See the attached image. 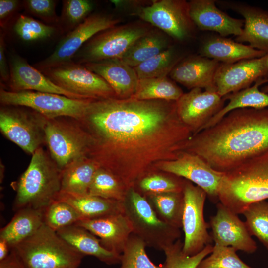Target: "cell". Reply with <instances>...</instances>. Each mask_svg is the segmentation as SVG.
Masks as SVG:
<instances>
[{
    "mask_svg": "<svg viewBox=\"0 0 268 268\" xmlns=\"http://www.w3.org/2000/svg\"><path fill=\"white\" fill-rule=\"evenodd\" d=\"M57 3L54 0H26L23 2L28 12L53 26L60 23V17L56 13Z\"/></svg>",
    "mask_w": 268,
    "mask_h": 268,
    "instance_id": "44",
    "label": "cell"
},
{
    "mask_svg": "<svg viewBox=\"0 0 268 268\" xmlns=\"http://www.w3.org/2000/svg\"><path fill=\"white\" fill-rule=\"evenodd\" d=\"M156 168L194 183L206 193L212 202L219 201L224 173L215 170L198 155L183 151L174 160L158 163Z\"/></svg>",
    "mask_w": 268,
    "mask_h": 268,
    "instance_id": "15",
    "label": "cell"
},
{
    "mask_svg": "<svg viewBox=\"0 0 268 268\" xmlns=\"http://www.w3.org/2000/svg\"><path fill=\"white\" fill-rule=\"evenodd\" d=\"M214 0H192L188 2L189 14L193 22L201 30L218 33L220 36H239L244 20L233 18L215 5Z\"/></svg>",
    "mask_w": 268,
    "mask_h": 268,
    "instance_id": "19",
    "label": "cell"
},
{
    "mask_svg": "<svg viewBox=\"0 0 268 268\" xmlns=\"http://www.w3.org/2000/svg\"><path fill=\"white\" fill-rule=\"evenodd\" d=\"M149 31L143 26L128 24L99 32L77 52L72 61L80 64L121 59L133 44Z\"/></svg>",
    "mask_w": 268,
    "mask_h": 268,
    "instance_id": "9",
    "label": "cell"
},
{
    "mask_svg": "<svg viewBox=\"0 0 268 268\" xmlns=\"http://www.w3.org/2000/svg\"><path fill=\"white\" fill-rule=\"evenodd\" d=\"M84 65L104 79L119 99H127L135 92L139 78L134 67L120 59H111Z\"/></svg>",
    "mask_w": 268,
    "mask_h": 268,
    "instance_id": "23",
    "label": "cell"
},
{
    "mask_svg": "<svg viewBox=\"0 0 268 268\" xmlns=\"http://www.w3.org/2000/svg\"><path fill=\"white\" fill-rule=\"evenodd\" d=\"M133 14L180 41L189 38L195 27L189 14L188 2L185 0L153 1Z\"/></svg>",
    "mask_w": 268,
    "mask_h": 268,
    "instance_id": "12",
    "label": "cell"
},
{
    "mask_svg": "<svg viewBox=\"0 0 268 268\" xmlns=\"http://www.w3.org/2000/svg\"><path fill=\"white\" fill-rule=\"evenodd\" d=\"M9 85L11 91H31L64 95L69 98L84 99L58 86L40 70L30 65L18 55L12 56L9 65Z\"/></svg>",
    "mask_w": 268,
    "mask_h": 268,
    "instance_id": "20",
    "label": "cell"
},
{
    "mask_svg": "<svg viewBox=\"0 0 268 268\" xmlns=\"http://www.w3.org/2000/svg\"><path fill=\"white\" fill-rule=\"evenodd\" d=\"M20 6L17 0H0V23L2 28H6L10 19L14 16Z\"/></svg>",
    "mask_w": 268,
    "mask_h": 268,
    "instance_id": "45",
    "label": "cell"
},
{
    "mask_svg": "<svg viewBox=\"0 0 268 268\" xmlns=\"http://www.w3.org/2000/svg\"><path fill=\"white\" fill-rule=\"evenodd\" d=\"M11 250L25 268H78L84 257L44 224Z\"/></svg>",
    "mask_w": 268,
    "mask_h": 268,
    "instance_id": "5",
    "label": "cell"
},
{
    "mask_svg": "<svg viewBox=\"0 0 268 268\" xmlns=\"http://www.w3.org/2000/svg\"><path fill=\"white\" fill-rule=\"evenodd\" d=\"M200 52L201 56L224 64H232L244 60L260 58L267 54L249 45L220 36L211 37L205 40Z\"/></svg>",
    "mask_w": 268,
    "mask_h": 268,
    "instance_id": "24",
    "label": "cell"
},
{
    "mask_svg": "<svg viewBox=\"0 0 268 268\" xmlns=\"http://www.w3.org/2000/svg\"><path fill=\"white\" fill-rule=\"evenodd\" d=\"M61 173L51 157L41 146L39 147L17 183L13 209L44 210L61 192Z\"/></svg>",
    "mask_w": 268,
    "mask_h": 268,
    "instance_id": "4",
    "label": "cell"
},
{
    "mask_svg": "<svg viewBox=\"0 0 268 268\" xmlns=\"http://www.w3.org/2000/svg\"><path fill=\"white\" fill-rule=\"evenodd\" d=\"M40 71L58 86L84 99L117 98L109 84L83 64L71 61Z\"/></svg>",
    "mask_w": 268,
    "mask_h": 268,
    "instance_id": "10",
    "label": "cell"
},
{
    "mask_svg": "<svg viewBox=\"0 0 268 268\" xmlns=\"http://www.w3.org/2000/svg\"><path fill=\"white\" fill-rule=\"evenodd\" d=\"M268 82V78H261L247 88L223 97L228 102L201 131L213 126L231 111L240 108L263 109L268 108V94L259 89V87Z\"/></svg>",
    "mask_w": 268,
    "mask_h": 268,
    "instance_id": "30",
    "label": "cell"
},
{
    "mask_svg": "<svg viewBox=\"0 0 268 268\" xmlns=\"http://www.w3.org/2000/svg\"><path fill=\"white\" fill-rule=\"evenodd\" d=\"M250 234L268 250V202L262 201L249 205L242 213Z\"/></svg>",
    "mask_w": 268,
    "mask_h": 268,
    "instance_id": "37",
    "label": "cell"
},
{
    "mask_svg": "<svg viewBox=\"0 0 268 268\" xmlns=\"http://www.w3.org/2000/svg\"><path fill=\"white\" fill-rule=\"evenodd\" d=\"M4 36L0 34V75L2 81L7 82L10 79V67L5 55Z\"/></svg>",
    "mask_w": 268,
    "mask_h": 268,
    "instance_id": "46",
    "label": "cell"
},
{
    "mask_svg": "<svg viewBox=\"0 0 268 268\" xmlns=\"http://www.w3.org/2000/svg\"><path fill=\"white\" fill-rule=\"evenodd\" d=\"M145 197L160 219L175 227L182 228L184 206L183 192L152 194Z\"/></svg>",
    "mask_w": 268,
    "mask_h": 268,
    "instance_id": "31",
    "label": "cell"
},
{
    "mask_svg": "<svg viewBox=\"0 0 268 268\" xmlns=\"http://www.w3.org/2000/svg\"><path fill=\"white\" fill-rule=\"evenodd\" d=\"M89 135L88 157L129 190L156 165L176 159L194 135L176 101L133 98L93 100L77 120Z\"/></svg>",
    "mask_w": 268,
    "mask_h": 268,
    "instance_id": "1",
    "label": "cell"
},
{
    "mask_svg": "<svg viewBox=\"0 0 268 268\" xmlns=\"http://www.w3.org/2000/svg\"><path fill=\"white\" fill-rule=\"evenodd\" d=\"M57 233L77 252L92 256L107 264L120 263L121 255L104 248L99 239L86 229L76 224L62 229Z\"/></svg>",
    "mask_w": 268,
    "mask_h": 268,
    "instance_id": "25",
    "label": "cell"
},
{
    "mask_svg": "<svg viewBox=\"0 0 268 268\" xmlns=\"http://www.w3.org/2000/svg\"><path fill=\"white\" fill-rule=\"evenodd\" d=\"M220 63L201 56L180 61L169 73L171 79L191 90L196 88L216 91L215 76Z\"/></svg>",
    "mask_w": 268,
    "mask_h": 268,
    "instance_id": "22",
    "label": "cell"
},
{
    "mask_svg": "<svg viewBox=\"0 0 268 268\" xmlns=\"http://www.w3.org/2000/svg\"><path fill=\"white\" fill-rule=\"evenodd\" d=\"M44 210L23 208L16 211L10 222L0 231V239L11 249L33 235L44 223Z\"/></svg>",
    "mask_w": 268,
    "mask_h": 268,
    "instance_id": "28",
    "label": "cell"
},
{
    "mask_svg": "<svg viewBox=\"0 0 268 268\" xmlns=\"http://www.w3.org/2000/svg\"><path fill=\"white\" fill-rule=\"evenodd\" d=\"M261 90L262 92L268 94V85H266L262 87Z\"/></svg>",
    "mask_w": 268,
    "mask_h": 268,
    "instance_id": "49",
    "label": "cell"
},
{
    "mask_svg": "<svg viewBox=\"0 0 268 268\" xmlns=\"http://www.w3.org/2000/svg\"><path fill=\"white\" fill-rule=\"evenodd\" d=\"M56 200L63 201L72 206L80 215L81 220L124 213L123 201L88 194L76 195L60 192Z\"/></svg>",
    "mask_w": 268,
    "mask_h": 268,
    "instance_id": "27",
    "label": "cell"
},
{
    "mask_svg": "<svg viewBox=\"0 0 268 268\" xmlns=\"http://www.w3.org/2000/svg\"><path fill=\"white\" fill-rule=\"evenodd\" d=\"M169 47L168 40L164 35L149 32L137 40L120 59L134 67Z\"/></svg>",
    "mask_w": 268,
    "mask_h": 268,
    "instance_id": "32",
    "label": "cell"
},
{
    "mask_svg": "<svg viewBox=\"0 0 268 268\" xmlns=\"http://www.w3.org/2000/svg\"><path fill=\"white\" fill-rule=\"evenodd\" d=\"M0 268H25L16 253L11 250L8 256L0 261Z\"/></svg>",
    "mask_w": 268,
    "mask_h": 268,
    "instance_id": "47",
    "label": "cell"
},
{
    "mask_svg": "<svg viewBox=\"0 0 268 268\" xmlns=\"http://www.w3.org/2000/svg\"><path fill=\"white\" fill-rule=\"evenodd\" d=\"M93 7V3L90 0H63L59 25L71 31L89 16Z\"/></svg>",
    "mask_w": 268,
    "mask_h": 268,
    "instance_id": "43",
    "label": "cell"
},
{
    "mask_svg": "<svg viewBox=\"0 0 268 268\" xmlns=\"http://www.w3.org/2000/svg\"><path fill=\"white\" fill-rule=\"evenodd\" d=\"M185 180L175 175L157 170L139 179L133 189L144 197L163 193L182 192Z\"/></svg>",
    "mask_w": 268,
    "mask_h": 268,
    "instance_id": "34",
    "label": "cell"
},
{
    "mask_svg": "<svg viewBox=\"0 0 268 268\" xmlns=\"http://www.w3.org/2000/svg\"><path fill=\"white\" fill-rule=\"evenodd\" d=\"M232 9L244 18L242 32L236 41L248 42L251 47L268 53V12L244 5H233Z\"/></svg>",
    "mask_w": 268,
    "mask_h": 268,
    "instance_id": "26",
    "label": "cell"
},
{
    "mask_svg": "<svg viewBox=\"0 0 268 268\" xmlns=\"http://www.w3.org/2000/svg\"><path fill=\"white\" fill-rule=\"evenodd\" d=\"M123 205L124 214L131 224L133 233L146 246L163 251L180 238V228L160 219L146 198L134 189L128 191Z\"/></svg>",
    "mask_w": 268,
    "mask_h": 268,
    "instance_id": "6",
    "label": "cell"
},
{
    "mask_svg": "<svg viewBox=\"0 0 268 268\" xmlns=\"http://www.w3.org/2000/svg\"><path fill=\"white\" fill-rule=\"evenodd\" d=\"M225 101L216 91L196 88L183 93L176 101L177 111L181 121L194 135L222 109Z\"/></svg>",
    "mask_w": 268,
    "mask_h": 268,
    "instance_id": "16",
    "label": "cell"
},
{
    "mask_svg": "<svg viewBox=\"0 0 268 268\" xmlns=\"http://www.w3.org/2000/svg\"><path fill=\"white\" fill-rule=\"evenodd\" d=\"M145 243L132 233L121 255L120 268H163V265H156L146 252Z\"/></svg>",
    "mask_w": 268,
    "mask_h": 268,
    "instance_id": "40",
    "label": "cell"
},
{
    "mask_svg": "<svg viewBox=\"0 0 268 268\" xmlns=\"http://www.w3.org/2000/svg\"><path fill=\"white\" fill-rule=\"evenodd\" d=\"M268 199V151L224 173L218 194L220 203L237 214L250 204Z\"/></svg>",
    "mask_w": 268,
    "mask_h": 268,
    "instance_id": "3",
    "label": "cell"
},
{
    "mask_svg": "<svg viewBox=\"0 0 268 268\" xmlns=\"http://www.w3.org/2000/svg\"><path fill=\"white\" fill-rule=\"evenodd\" d=\"M93 100L36 91H13L3 88L0 90L2 105L27 107L47 119L68 117L79 120L84 116Z\"/></svg>",
    "mask_w": 268,
    "mask_h": 268,
    "instance_id": "8",
    "label": "cell"
},
{
    "mask_svg": "<svg viewBox=\"0 0 268 268\" xmlns=\"http://www.w3.org/2000/svg\"><path fill=\"white\" fill-rule=\"evenodd\" d=\"M230 246L214 245L212 252L200 263L197 268H252L245 263Z\"/></svg>",
    "mask_w": 268,
    "mask_h": 268,
    "instance_id": "42",
    "label": "cell"
},
{
    "mask_svg": "<svg viewBox=\"0 0 268 268\" xmlns=\"http://www.w3.org/2000/svg\"><path fill=\"white\" fill-rule=\"evenodd\" d=\"M44 132L51 158L61 171L72 162L88 157L91 138L77 120L46 118Z\"/></svg>",
    "mask_w": 268,
    "mask_h": 268,
    "instance_id": "7",
    "label": "cell"
},
{
    "mask_svg": "<svg viewBox=\"0 0 268 268\" xmlns=\"http://www.w3.org/2000/svg\"><path fill=\"white\" fill-rule=\"evenodd\" d=\"M45 119L35 111L2 108L0 111V129L8 139L32 155L45 141Z\"/></svg>",
    "mask_w": 268,
    "mask_h": 268,
    "instance_id": "14",
    "label": "cell"
},
{
    "mask_svg": "<svg viewBox=\"0 0 268 268\" xmlns=\"http://www.w3.org/2000/svg\"><path fill=\"white\" fill-rule=\"evenodd\" d=\"M184 151L223 173L268 151V108L231 111L213 126L193 135Z\"/></svg>",
    "mask_w": 268,
    "mask_h": 268,
    "instance_id": "2",
    "label": "cell"
},
{
    "mask_svg": "<svg viewBox=\"0 0 268 268\" xmlns=\"http://www.w3.org/2000/svg\"><path fill=\"white\" fill-rule=\"evenodd\" d=\"M261 78H268L267 54L260 58L232 64H220L214 84L216 92L223 97L247 88Z\"/></svg>",
    "mask_w": 268,
    "mask_h": 268,
    "instance_id": "17",
    "label": "cell"
},
{
    "mask_svg": "<svg viewBox=\"0 0 268 268\" xmlns=\"http://www.w3.org/2000/svg\"><path fill=\"white\" fill-rule=\"evenodd\" d=\"M119 22L118 19L103 14L90 15L84 21L69 31L58 44L54 52L38 62L35 67L39 70L69 62L81 47L100 32L112 28Z\"/></svg>",
    "mask_w": 268,
    "mask_h": 268,
    "instance_id": "13",
    "label": "cell"
},
{
    "mask_svg": "<svg viewBox=\"0 0 268 268\" xmlns=\"http://www.w3.org/2000/svg\"><path fill=\"white\" fill-rule=\"evenodd\" d=\"M183 193L184 206L182 228L184 234L182 250L189 256L196 255L213 240L208 232L209 224L204 218V206L207 197L200 187L186 180Z\"/></svg>",
    "mask_w": 268,
    "mask_h": 268,
    "instance_id": "11",
    "label": "cell"
},
{
    "mask_svg": "<svg viewBox=\"0 0 268 268\" xmlns=\"http://www.w3.org/2000/svg\"><path fill=\"white\" fill-rule=\"evenodd\" d=\"M75 224L86 229L100 240L107 250L121 255L133 233L131 224L124 213L90 220H80Z\"/></svg>",
    "mask_w": 268,
    "mask_h": 268,
    "instance_id": "21",
    "label": "cell"
},
{
    "mask_svg": "<svg viewBox=\"0 0 268 268\" xmlns=\"http://www.w3.org/2000/svg\"><path fill=\"white\" fill-rule=\"evenodd\" d=\"M13 30L22 41L33 42L50 38L57 28L31 17L19 15L14 23Z\"/></svg>",
    "mask_w": 268,
    "mask_h": 268,
    "instance_id": "41",
    "label": "cell"
},
{
    "mask_svg": "<svg viewBox=\"0 0 268 268\" xmlns=\"http://www.w3.org/2000/svg\"><path fill=\"white\" fill-rule=\"evenodd\" d=\"M182 89L167 77L139 79L132 98L140 100L177 101L183 94Z\"/></svg>",
    "mask_w": 268,
    "mask_h": 268,
    "instance_id": "33",
    "label": "cell"
},
{
    "mask_svg": "<svg viewBox=\"0 0 268 268\" xmlns=\"http://www.w3.org/2000/svg\"><path fill=\"white\" fill-rule=\"evenodd\" d=\"M100 167L89 157L72 162L62 171L60 192L87 195L94 174Z\"/></svg>",
    "mask_w": 268,
    "mask_h": 268,
    "instance_id": "29",
    "label": "cell"
},
{
    "mask_svg": "<svg viewBox=\"0 0 268 268\" xmlns=\"http://www.w3.org/2000/svg\"><path fill=\"white\" fill-rule=\"evenodd\" d=\"M216 208L215 214L210 217L208 223L214 244L232 247L236 251L248 254L254 253L257 249V244L245 222L221 203L218 202Z\"/></svg>",
    "mask_w": 268,
    "mask_h": 268,
    "instance_id": "18",
    "label": "cell"
},
{
    "mask_svg": "<svg viewBox=\"0 0 268 268\" xmlns=\"http://www.w3.org/2000/svg\"><path fill=\"white\" fill-rule=\"evenodd\" d=\"M267 65L268 68V53H267Z\"/></svg>",
    "mask_w": 268,
    "mask_h": 268,
    "instance_id": "50",
    "label": "cell"
},
{
    "mask_svg": "<svg viewBox=\"0 0 268 268\" xmlns=\"http://www.w3.org/2000/svg\"><path fill=\"white\" fill-rule=\"evenodd\" d=\"M183 243L180 239L163 250L165 261L163 268H197L200 263L212 251L213 246H206L198 254L189 256L182 250Z\"/></svg>",
    "mask_w": 268,
    "mask_h": 268,
    "instance_id": "39",
    "label": "cell"
},
{
    "mask_svg": "<svg viewBox=\"0 0 268 268\" xmlns=\"http://www.w3.org/2000/svg\"><path fill=\"white\" fill-rule=\"evenodd\" d=\"M11 249L7 242L0 239V261L5 259L9 254Z\"/></svg>",
    "mask_w": 268,
    "mask_h": 268,
    "instance_id": "48",
    "label": "cell"
},
{
    "mask_svg": "<svg viewBox=\"0 0 268 268\" xmlns=\"http://www.w3.org/2000/svg\"><path fill=\"white\" fill-rule=\"evenodd\" d=\"M80 220L77 211L63 201L55 200L44 209V224L56 232L75 224Z\"/></svg>",
    "mask_w": 268,
    "mask_h": 268,
    "instance_id": "38",
    "label": "cell"
},
{
    "mask_svg": "<svg viewBox=\"0 0 268 268\" xmlns=\"http://www.w3.org/2000/svg\"><path fill=\"white\" fill-rule=\"evenodd\" d=\"M180 61L175 50H166L134 67L139 79L167 77Z\"/></svg>",
    "mask_w": 268,
    "mask_h": 268,
    "instance_id": "36",
    "label": "cell"
},
{
    "mask_svg": "<svg viewBox=\"0 0 268 268\" xmlns=\"http://www.w3.org/2000/svg\"><path fill=\"white\" fill-rule=\"evenodd\" d=\"M128 190L116 175L100 167L94 174L88 194L123 201Z\"/></svg>",
    "mask_w": 268,
    "mask_h": 268,
    "instance_id": "35",
    "label": "cell"
}]
</instances>
